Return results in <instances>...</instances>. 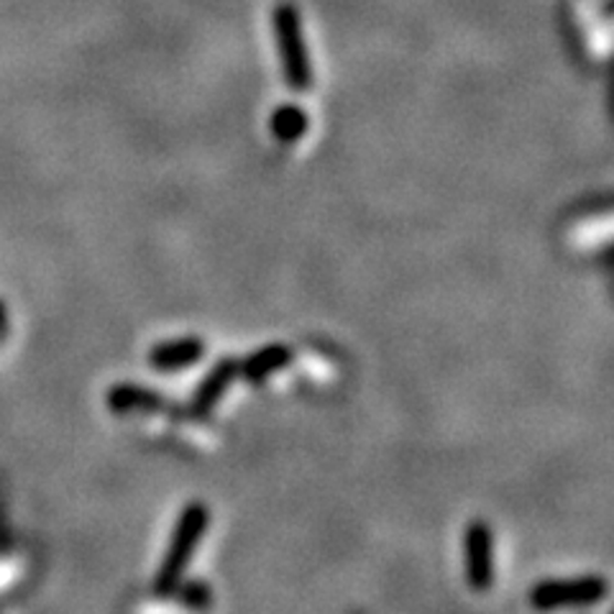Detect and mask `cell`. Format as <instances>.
<instances>
[{
	"label": "cell",
	"instance_id": "cell-3",
	"mask_svg": "<svg viewBox=\"0 0 614 614\" xmlns=\"http://www.w3.org/2000/svg\"><path fill=\"white\" fill-rule=\"evenodd\" d=\"M464 573L474 592H487L495 584V536L489 525L474 520L464 532Z\"/></svg>",
	"mask_w": 614,
	"mask_h": 614
},
{
	"label": "cell",
	"instance_id": "cell-7",
	"mask_svg": "<svg viewBox=\"0 0 614 614\" xmlns=\"http://www.w3.org/2000/svg\"><path fill=\"white\" fill-rule=\"evenodd\" d=\"M293 349L285 343H269V346H262V349H256L248 353L244 361H239V374L248 379V382H262V379L272 377L274 371L285 369L289 361H293Z\"/></svg>",
	"mask_w": 614,
	"mask_h": 614
},
{
	"label": "cell",
	"instance_id": "cell-1",
	"mask_svg": "<svg viewBox=\"0 0 614 614\" xmlns=\"http://www.w3.org/2000/svg\"><path fill=\"white\" fill-rule=\"evenodd\" d=\"M208 525H210V510L203 502L188 505L180 512V517H177L167 553L159 563L157 579H154L157 594L169 596L172 592H177V586H180L184 571H188V565L192 561V553H195L198 543L205 536Z\"/></svg>",
	"mask_w": 614,
	"mask_h": 614
},
{
	"label": "cell",
	"instance_id": "cell-6",
	"mask_svg": "<svg viewBox=\"0 0 614 614\" xmlns=\"http://www.w3.org/2000/svg\"><path fill=\"white\" fill-rule=\"evenodd\" d=\"M108 407L116 415H134V412H161L167 407V400L159 392L149 390V387L134 384V382H120L113 384L108 390Z\"/></svg>",
	"mask_w": 614,
	"mask_h": 614
},
{
	"label": "cell",
	"instance_id": "cell-4",
	"mask_svg": "<svg viewBox=\"0 0 614 614\" xmlns=\"http://www.w3.org/2000/svg\"><path fill=\"white\" fill-rule=\"evenodd\" d=\"M239 377V361L236 359H221L213 369L203 377V382L198 384L195 394H192L190 412L195 417H205L210 410L218 405V400L229 392L233 379Z\"/></svg>",
	"mask_w": 614,
	"mask_h": 614
},
{
	"label": "cell",
	"instance_id": "cell-10",
	"mask_svg": "<svg viewBox=\"0 0 614 614\" xmlns=\"http://www.w3.org/2000/svg\"><path fill=\"white\" fill-rule=\"evenodd\" d=\"M0 326H3V305H0Z\"/></svg>",
	"mask_w": 614,
	"mask_h": 614
},
{
	"label": "cell",
	"instance_id": "cell-8",
	"mask_svg": "<svg viewBox=\"0 0 614 614\" xmlns=\"http://www.w3.org/2000/svg\"><path fill=\"white\" fill-rule=\"evenodd\" d=\"M180 589V586H177ZM180 602L190 610H205L210 607V586L203 581H190L180 589Z\"/></svg>",
	"mask_w": 614,
	"mask_h": 614
},
{
	"label": "cell",
	"instance_id": "cell-9",
	"mask_svg": "<svg viewBox=\"0 0 614 614\" xmlns=\"http://www.w3.org/2000/svg\"><path fill=\"white\" fill-rule=\"evenodd\" d=\"M15 579H19V559L6 555V559H0V592H6Z\"/></svg>",
	"mask_w": 614,
	"mask_h": 614
},
{
	"label": "cell",
	"instance_id": "cell-5",
	"mask_svg": "<svg viewBox=\"0 0 614 614\" xmlns=\"http://www.w3.org/2000/svg\"><path fill=\"white\" fill-rule=\"evenodd\" d=\"M205 353V343L198 336H182L161 341L149 351V363L157 371H180L198 363Z\"/></svg>",
	"mask_w": 614,
	"mask_h": 614
},
{
	"label": "cell",
	"instance_id": "cell-2",
	"mask_svg": "<svg viewBox=\"0 0 614 614\" xmlns=\"http://www.w3.org/2000/svg\"><path fill=\"white\" fill-rule=\"evenodd\" d=\"M607 596V581L602 576H576V579H548L532 586L530 604L540 612H553L563 607H589Z\"/></svg>",
	"mask_w": 614,
	"mask_h": 614
}]
</instances>
